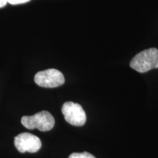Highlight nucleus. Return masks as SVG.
<instances>
[{
  "mask_svg": "<svg viewBox=\"0 0 158 158\" xmlns=\"http://www.w3.org/2000/svg\"><path fill=\"white\" fill-rule=\"evenodd\" d=\"M130 65L139 73H146L158 68V50L152 48L138 53L132 59Z\"/></svg>",
  "mask_w": 158,
  "mask_h": 158,
  "instance_id": "nucleus-1",
  "label": "nucleus"
},
{
  "mask_svg": "<svg viewBox=\"0 0 158 158\" xmlns=\"http://www.w3.org/2000/svg\"><path fill=\"white\" fill-rule=\"evenodd\" d=\"M21 123L29 130L38 129L43 132L48 131L54 127V116L46 110L40 111L32 116H25L21 118Z\"/></svg>",
  "mask_w": 158,
  "mask_h": 158,
  "instance_id": "nucleus-2",
  "label": "nucleus"
},
{
  "mask_svg": "<svg viewBox=\"0 0 158 158\" xmlns=\"http://www.w3.org/2000/svg\"><path fill=\"white\" fill-rule=\"evenodd\" d=\"M35 82L45 88H55L64 83V77L60 71L56 69H48L40 71L35 76Z\"/></svg>",
  "mask_w": 158,
  "mask_h": 158,
  "instance_id": "nucleus-3",
  "label": "nucleus"
},
{
  "mask_svg": "<svg viewBox=\"0 0 158 158\" xmlns=\"http://www.w3.org/2000/svg\"><path fill=\"white\" fill-rule=\"evenodd\" d=\"M62 112L64 119L72 125L81 127L86 123V113L80 104L73 102H64L62 106Z\"/></svg>",
  "mask_w": 158,
  "mask_h": 158,
  "instance_id": "nucleus-4",
  "label": "nucleus"
},
{
  "mask_svg": "<svg viewBox=\"0 0 158 158\" xmlns=\"http://www.w3.org/2000/svg\"><path fill=\"white\" fill-rule=\"evenodd\" d=\"M14 144L21 153L27 152L30 153L37 152L42 146L40 139L37 136L29 133H23L15 136Z\"/></svg>",
  "mask_w": 158,
  "mask_h": 158,
  "instance_id": "nucleus-5",
  "label": "nucleus"
},
{
  "mask_svg": "<svg viewBox=\"0 0 158 158\" xmlns=\"http://www.w3.org/2000/svg\"><path fill=\"white\" fill-rule=\"evenodd\" d=\"M68 158H96L94 155H92V154L86 152H84L81 153H73L69 156Z\"/></svg>",
  "mask_w": 158,
  "mask_h": 158,
  "instance_id": "nucleus-6",
  "label": "nucleus"
},
{
  "mask_svg": "<svg viewBox=\"0 0 158 158\" xmlns=\"http://www.w3.org/2000/svg\"><path fill=\"white\" fill-rule=\"evenodd\" d=\"M7 3L11 4V5H20V4L27 3L30 0H7Z\"/></svg>",
  "mask_w": 158,
  "mask_h": 158,
  "instance_id": "nucleus-7",
  "label": "nucleus"
},
{
  "mask_svg": "<svg viewBox=\"0 0 158 158\" xmlns=\"http://www.w3.org/2000/svg\"><path fill=\"white\" fill-rule=\"evenodd\" d=\"M7 0H0V8L1 7H5V6L7 5Z\"/></svg>",
  "mask_w": 158,
  "mask_h": 158,
  "instance_id": "nucleus-8",
  "label": "nucleus"
}]
</instances>
